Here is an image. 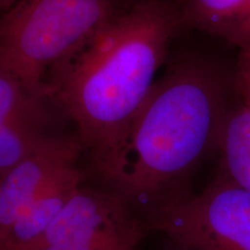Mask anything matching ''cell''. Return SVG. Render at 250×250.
Masks as SVG:
<instances>
[{
    "instance_id": "1",
    "label": "cell",
    "mask_w": 250,
    "mask_h": 250,
    "mask_svg": "<svg viewBox=\"0 0 250 250\" xmlns=\"http://www.w3.org/2000/svg\"><path fill=\"white\" fill-rule=\"evenodd\" d=\"M181 9L144 0L116 14L49 73L44 94L76 124L101 181L120 160L134 115L156 80Z\"/></svg>"
},
{
    "instance_id": "2",
    "label": "cell",
    "mask_w": 250,
    "mask_h": 250,
    "mask_svg": "<svg viewBox=\"0 0 250 250\" xmlns=\"http://www.w3.org/2000/svg\"><path fill=\"white\" fill-rule=\"evenodd\" d=\"M224 78L208 64L186 61L155 80L134 115L120 160L102 182L144 219L190 191L187 181L217 149L229 110Z\"/></svg>"
},
{
    "instance_id": "3",
    "label": "cell",
    "mask_w": 250,
    "mask_h": 250,
    "mask_svg": "<svg viewBox=\"0 0 250 250\" xmlns=\"http://www.w3.org/2000/svg\"><path fill=\"white\" fill-rule=\"evenodd\" d=\"M116 14L112 0H19L0 19V66L45 96L50 72Z\"/></svg>"
},
{
    "instance_id": "4",
    "label": "cell",
    "mask_w": 250,
    "mask_h": 250,
    "mask_svg": "<svg viewBox=\"0 0 250 250\" xmlns=\"http://www.w3.org/2000/svg\"><path fill=\"white\" fill-rule=\"evenodd\" d=\"M145 223L184 250H250V191L215 177L203 191H188L152 212Z\"/></svg>"
},
{
    "instance_id": "5",
    "label": "cell",
    "mask_w": 250,
    "mask_h": 250,
    "mask_svg": "<svg viewBox=\"0 0 250 250\" xmlns=\"http://www.w3.org/2000/svg\"><path fill=\"white\" fill-rule=\"evenodd\" d=\"M148 232L120 193L83 184L27 250H140Z\"/></svg>"
},
{
    "instance_id": "6",
    "label": "cell",
    "mask_w": 250,
    "mask_h": 250,
    "mask_svg": "<svg viewBox=\"0 0 250 250\" xmlns=\"http://www.w3.org/2000/svg\"><path fill=\"white\" fill-rule=\"evenodd\" d=\"M78 139L50 136L39 148L0 177V237L68 165L78 161Z\"/></svg>"
},
{
    "instance_id": "7",
    "label": "cell",
    "mask_w": 250,
    "mask_h": 250,
    "mask_svg": "<svg viewBox=\"0 0 250 250\" xmlns=\"http://www.w3.org/2000/svg\"><path fill=\"white\" fill-rule=\"evenodd\" d=\"M83 170L78 162L68 165L19 215L0 237V250H27L36 242L55 220L72 196L83 184Z\"/></svg>"
},
{
    "instance_id": "8",
    "label": "cell",
    "mask_w": 250,
    "mask_h": 250,
    "mask_svg": "<svg viewBox=\"0 0 250 250\" xmlns=\"http://www.w3.org/2000/svg\"><path fill=\"white\" fill-rule=\"evenodd\" d=\"M182 23L250 50V0H186Z\"/></svg>"
},
{
    "instance_id": "9",
    "label": "cell",
    "mask_w": 250,
    "mask_h": 250,
    "mask_svg": "<svg viewBox=\"0 0 250 250\" xmlns=\"http://www.w3.org/2000/svg\"><path fill=\"white\" fill-rule=\"evenodd\" d=\"M215 151L219 156L217 177L250 191V110L240 102L230 105Z\"/></svg>"
},
{
    "instance_id": "10",
    "label": "cell",
    "mask_w": 250,
    "mask_h": 250,
    "mask_svg": "<svg viewBox=\"0 0 250 250\" xmlns=\"http://www.w3.org/2000/svg\"><path fill=\"white\" fill-rule=\"evenodd\" d=\"M46 117H20L0 124V177L24 160L49 138Z\"/></svg>"
},
{
    "instance_id": "11",
    "label": "cell",
    "mask_w": 250,
    "mask_h": 250,
    "mask_svg": "<svg viewBox=\"0 0 250 250\" xmlns=\"http://www.w3.org/2000/svg\"><path fill=\"white\" fill-rule=\"evenodd\" d=\"M45 99L0 66V124L20 117H46Z\"/></svg>"
},
{
    "instance_id": "12",
    "label": "cell",
    "mask_w": 250,
    "mask_h": 250,
    "mask_svg": "<svg viewBox=\"0 0 250 250\" xmlns=\"http://www.w3.org/2000/svg\"><path fill=\"white\" fill-rule=\"evenodd\" d=\"M234 90L239 102L250 110V50H241L236 62Z\"/></svg>"
},
{
    "instance_id": "13",
    "label": "cell",
    "mask_w": 250,
    "mask_h": 250,
    "mask_svg": "<svg viewBox=\"0 0 250 250\" xmlns=\"http://www.w3.org/2000/svg\"><path fill=\"white\" fill-rule=\"evenodd\" d=\"M19 0H0V13L4 14L6 11H8Z\"/></svg>"
},
{
    "instance_id": "14",
    "label": "cell",
    "mask_w": 250,
    "mask_h": 250,
    "mask_svg": "<svg viewBox=\"0 0 250 250\" xmlns=\"http://www.w3.org/2000/svg\"><path fill=\"white\" fill-rule=\"evenodd\" d=\"M171 250H184V249H182V248H180V247H177V246H175L174 245V248L171 249Z\"/></svg>"
}]
</instances>
